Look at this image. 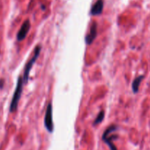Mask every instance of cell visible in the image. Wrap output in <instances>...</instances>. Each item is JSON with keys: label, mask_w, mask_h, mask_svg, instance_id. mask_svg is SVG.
Segmentation results:
<instances>
[{"label": "cell", "mask_w": 150, "mask_h": 150, "mask_svg": "<svg viewBox=\"0 0 150 150\" xmlns=\"http://www.w3.org/2000/svg\"><path fill=\"white\" fill-rule=\"evenodd\" d=\"M118 129V127L117 125H112L109 126L106 130L104 131L103 134L102 136V139L104 142V143L106 144L108 146V147L110 148L111 150H118L117 149V146L114 145V144L113 143V141L114 139H116L117 138V136L115 135H111V133L113 132L116 131V130Z\"/></svg>", "instance_id": "2"}, {"label": "cell", "mask_w": 150, "mask_h": 150, "mask_svg": "<svg viewBox=\"0 0 150 150\" xmlns=\"http://www.w3.org/2000/svg\"><path fill=\"white\" fill-rule=\"evenodd\" d=\"M104 7V3L103 0H98L95 4H93V6L91 8L90 14L92 16H99L102 13Z\"/></svg>", "instance_id": "7"}, {"label": "cell", "mask_w": 150, "mask_h": 150, "mask_svg": "<svg viewBox=\"0 0 150 150\" xmlns=\"http://www.w3.org/2000/svg\"><path fill=\"white\" fill-rule=\"evenodd\" d=\"M144 78V76L142 75V76H138V77H136L134 79V81H133V83H132V89H133V93L136 94L139 92V86H140V84L142 81H143Z\"/></svg>", "instance_id": "8"}, {"label": "cell", "mask_w": 150, "mask_h": 150, "mask_svg": "<svg viewBox=\"0 0 150 150\" xmlns=\"http://www.w3.org/2000/svg\"><path fill=\"white\" fill-rule=\"evenodd\" d=\"M31 27V23L29 20H26L22 24L20 30L18 31L17 35V40L18 41H21L26 38V35H27L28 32H29V29Z\"/></svg>", "instance_id": "6"}, {"label": "cell", "mask_w": 150, "mask_h": 150, "mask_svg": "<svg viewBox=\"0 0 150 150\" xmlns=\"http://www.w3.org/2000/svg\"><path fill=\"white\" fill-rule=\"evenodd\" d=\"M23 77L19 76L18 79L17 86H16V90H15L14 95H13V99H12L11 103H10V112H15L17 110L18 102L20 100L21 96L22 91H23Z\"/></svg>", "instance_id": "1"}, {"label": "cell", "mask_w": 150, "mask_h": 150, "mask_svg": "<svg viewBox=\"0 0 150 150\" xmlns=\"http://www.w3.org/2000/svg\"><path fill=\"white\" fill-rule=\"evenodd\" d=\"M4 84V80H0V89L3 88Z\"/></svg>", "instance_id": "10"}, {"label": "cell", "mask_w": 150, "mask_h": 150, "mask_svg": "<svg viewBox=\"0 0 150 150\" xmlns=\"http://www.w3.org/2000/svg\"><path fill=\"white\" fill-rule=\"evenodd\" d=\"M40 51H41L40 45H38V46H36V48H35V50H34L33 57L30 59V60L28 62L27 64H26V66H25L24 73H23V83H25V84L27 83L28 81H29V73H30L31 70H32V66H33V64H35V62L37 61L40 54Z\"/></svg>", "instance_id": "3"}, {"label": "cell", "mask_w": 150, "mask_h": 150, "mask_svg": "<svg viewBox=\"0 0 150 150\" xmlns=\"http://www.w3.org/2000/svg\"><path fill=\"white\" fill-rule=\"evenodd\" d=\"M98 35V23L95 21H94L92 23V26L90 27V30L88 35H86L85 38V41H86L87 45H91L96 38Z\"/></svg>", "instance_id": "5"}, {"label": "cell", "mask_w": 150, "mask_h": 150, "mask_svg": "<svg viewBox=\"0 0 150 150\" xmlns=\"http://www.w3.org/2000/svg\"><path fill=\"white\" fill-rule=\"evenodd\" d=\"M104 117H105V111H101L99 113V114L98 115L97 118L95 119V122L93 123V125H97L100 124L101 122H103V120H104Z\"/></svg>", "instance_id": "9"}, {"label": "cell", "mask_w": 150, "mask_h": 150, "mask_svg": "<svg viewBox=\"0 0 150 150\" xmlns=\"http://www.w3.org/2000/svg\"><path fill=\"white\" fill-rule=\"evenodd\" d=\"M44 125L49 133H52L54 131V123H53L52 118V104L49 103L46 108L45 118H44Z\"/></svg>", "instance_id": "4"}]
</instances>
